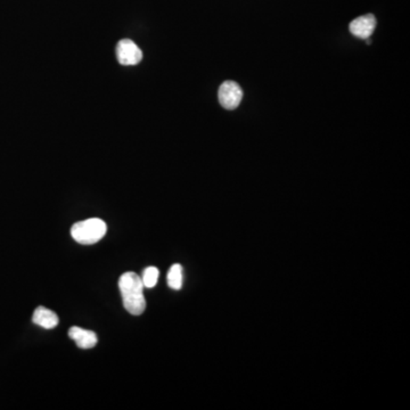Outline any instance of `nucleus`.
<instances>
[{
	"mask_svg": "<svg viewBox=\"0 0 410 410\" xmlns=\"http://www.w3.org/2000/svg\"><path fill=\"white\" fill-rule=\"evenodd\" d=\"M119 288L122 295L123 306L129 314L139 316L146 309L144 297V284L136 273L128 271L119 279Z\"/></svg>",
	"mask_w": 410,
	"mask_h": 410,
	"instance_id": "nucleus-1",
	"label": "nucleus"
},
{
	"mask_svg": "<svg viewBox=\"0 0 410 410\" xmlns=\"http://www.w3.org/2000/svg\"><path fill=\"white\" fill-rule=\"evenodd\" d=\"M106 231L108 226L102 219L93 218L75 224L71 228V235L73 240L79 244L91 245L102 240Z\"/></svg>",
	"mask_w": 410,
	"mask_h": 410,
	"instance_id": "nucleus-2",
	"label": "nucleus"
},
{
	"mask_svg": "<svg viewBox=\"0 0 410 410\" xmlns=\"http://www.w3.org/2000/svg\"><path fill=\"white\" fill-rule=\"evenodd\" d=\"M218 98L222 108L228 111H233L242 102V88L233 81H225L219 88Z\"/></svg>",
	"mask_w": 410,
	"mask_h": 410,
	"instance_id": "nucleus-3",
	"label": "nucleus"
},
{
	"mask_svg": "<svg viewBox=\"0 0 410 410\" xmlns=\"http://www.w3.org/2000/svg\"><path fill=\"white\" fill-rule=\"evenodd\" d=\"M115 53L119 63L122 65H136L143 60L141 49L130 39H122L117 42Z\"/></svg>",
	"mask_w": 410,
	"mask_h": 410,
	"instance_id": "nucleus-4",
	"label": "nucleus"
},
{
	"mask_svg": "<svg viewBox=\"0 0 410 410\" xmlns=\"http://www.w3.org/2000/svg\"><path fill=\"white\" fill-rule=\"evenodd\" d=\"M375 27H376V18L373 14H367V15L360 16V18H354V21L351 22L349 25L350 32L359 39H367L374 32Z\"/></svg>",
	"mask_w": 410,
	"mask_h": 410,
	"instance_id": "nucleus-5",
	"label": "nucleus"
},
{
	"mask_svg": "<svg viewBox=\"0 0 410 410\" xmlns=\"http://www.w3.org/2000/svg\"><path fill=\"white\" fill-rule=\"evenodd\" d=\"M69 336L72 338L78 347L84 349V350L96 347L97 335L96 333H94L93 331L84 330L80 327L73 326L70 328Z\"/></svg>",
	"mask_w": 410,
	"mask_h": 410,
	"instance_id": "nucleus-6",
	"label": "nucleus"
},
{
	"mask_svg": "<svg viewBox=\"0 0 410 410\" xmlns=\"http://www.w3.org/2000/svg\"><path fill=\"white\" fill-rule=\"evenodd\" d=\"M32 321L46 330H53L58 325V317L54 312H51L45 307L39 306L33 314Z\"/></svg>",
	"mask_w": 410,
	"mask_h": 410,
	"instance_id": "nucleus-7",
	"label": "nucleus"
},
{
	"mask_svg": "<svg viewBox=\"0 0 410 410\" xmlns=\"http://www.w3.org/2000/svg\"><path fill=\"white\" fill-rule=\"evenodd\" d=\"M168 285L172 290L183 288V267L176 264L171 267L168 273Z\"/></svg>",
	"mask_w": 410,
	"mask_h": 410,
	"instance_id": "nucleus-8",
	"label": "nucleus"
},
{
	"mask_svg": "<svg viewBox=\"0 0 410 410\" xmlns=\"http://www.w3.org/2000/svg\"><path fill=\"white\" fill-rule=\"evenodd\" d=\"M159 276L160 271L156 267H148V268H146L144 270V274H143V277H141L144 288H153L158 284Z\"/></svg>",
	"mask_w": 410,
	"mask_h": 410,
	"instance_id": "nucleus-9",
	"label": "nucleus"
}]
</instances>
